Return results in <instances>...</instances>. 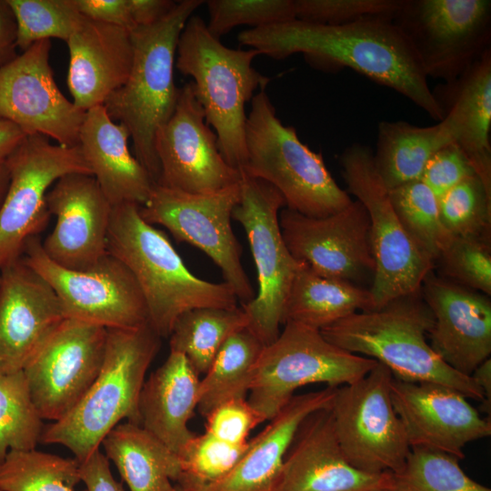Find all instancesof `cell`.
Returning <instances> with one entry per match:
<instances>
[{"instance_id": "obj_1", "label": "cell", "mask_w": 491, "mask_h": 491, "mask_svg": "<svg viewBox=\"0 0 491 491\" xmlns=\"http://www.w3.org/2000/svg\"><path fill=\"white\" fill-rule=\"evenodd\" d=\"M237 39L273 59L302 54L318 70L347 67L401 94L435 120L443 119L413 46L390 18L368 17L343 25L295 19L244 30Z\"/></svg>"}, {"instance_id": "obj_2", "label": "cell", "mask_w": 491, "mask_h": 491, "mask_svg": "<svg viewBox=\"0 0 491 491\" xmlns=\"http://www.w3.org/2000/svg\"><path fill=\"white\" fill-rule=\"evenodd\" d=\"M140 206H113L107 253L131 272L144 296L149 326L169 337L176 319L197 307L233 308L237 297L228 284L197 277L185 265L166 235L143 219Z\"/></svg>"}, {"instance_id": "obj_3", "label": "cell", "mask_w": 491, "mask_h": 491, "mask_svg": "<svg viewBox=\"0 0 491 491\" xmlns=\"http://www.w3.org/2000/svg\"><path fill=\"white\" fill-rule=\"evenodd\" d=\"M419 296L420 291L376 310L356 312L320 332L339 348L384 365L396 379L439 384L483 403L474 378L449 366L431 347L433 316Z\"/></svg>"}, {"instance_id": "obj_4", "label": "cell", "mask_w": 491, "mask_h": 491, "mask_svg": "<svg viewBox=\"0 0 491 491\" xmlns=\"http://www.w3.org/2000/svg\"><path fill=\"white\" fill-rule=\"evenodd\" d=\"M204 3L176 2L159 22L131 31L133 63L129 76L103 105L110 117L128 130L134 155L155 184L160 175L155 134L173 115L180 94L174 80L179 35L188 18Z\"/></svg>"}, {"instance_id": "obj_5", "label": "cell", "mask_w": 491, "mask_h": 491, "mask_svg": "<svg viewBox=\"0 0 491 491\" xmlns=\"http://www.w3.org/2000/svg\"><path fill=\"white\" fill-rule=\"evenodd\" d=\"M160 338L149 324L107 329L98 376L66 416L44 427L40 443L62 445L81 462L99 449L105 436L122 420L140 425L139 396L160 348Z\"/></svg>"}, {"instance_id": "obj_6", "label": "cell", "mask_w": 491, "mask_h": 491, "mask_svg": "<svg viewBox=\"0 0 491 491\" xmlns=\"http://www.w3.org/2000/svg\"><path fill=\"white\" fill-rule=\"evenodd\" d=\"M260 53L253 48L233 49L208 31L205 20L191 15L178 39L175 66L193 78L195 94L215 129L225 160L242 170L247 161L245 105L270 78L252 64Z\"/></svg>"}, {"instance_id": "obj_7", "label": "cell", "mask_w": 491, "mask_h": 491, "mask_svg": "<svg viewBox=\"0 0 491 491\" xmlns=\"http://www.w3.org/2000/svg\"><path fill=\"white\" fill-rule=\"evenodd\" d=\"M246 122L247 161L240 170L276 188L286 208L310 217H325L346 207L353 200L333 178L321 153L285 125L266 93L251 99Z\"/></svg>"}, {"instance_id": "obj_8", "label": "cell", "mask_w": 491, "mask_h": 491, "mask_svg": "<svg viewBox=\"0 0 491 491\" xmlns=\"http://www.w3.org/2000/svg\"><path fill=\"white\" fill-rule=\"evenodd\" d=\"M377 362L347 352L327 341L320 330L286 322L265 346L254 368L247 400L269 421L305 386L339 387L369 373Z\"/></svg>"}, {"instance_id": "obj_9", "label": "cell", "mask_w": 491, "mask_h": 491, "mask_svg": "<svg viewBox=\"0 0 491 491\" xmlns=\"http://www.w3.org/2000/svg\"><path fill=\"white\" fill-rule=\"evenodd\" d=\"M349 193L366 208L375 272L369 291L374 310L420 291L435 264L419 249L404 228L391 203L388 189L378 175L373 151L356 143L339 157Z\"/></svg>"}, {"instance_id": "obj_10", "label": "cell", "mask_w": 491, "mask_h": 491, "mask_svg": "<svg viewBox=\"0 0 491 491\" xmlns=\"http://www.w3.org/2000/svg\"><path fill=\"white\" fill-rule=\"evenodd\" d=\"M241 197L232 218L244 228L257 274V293L242 305L247 328L267 346L280 333L286 302L301 265L290 254L279 225L286 206L279 191L264 180L242 173Z\"/></svg>"}, {"instance_id": "obj_11", "label": "cell", "mask_w": 491, "mask_h": 491, "mask_svg": "<svg viewBox=\"0 0 491 491\" xmlns=\"http://www.w3.org/2000/svg\"><path fill=\"white\" fill-rule=\"evenodd\" d=\"M394 376L377 365L359 380L336 388L330 411L340 448L355 467L399 474L411 446L391 398Z\"/></svg>"}, {"instance_id": "obj_12", "label": "cell", "mask_w": 491, "mask_h": 491, "mask_svg": "<svg viewBox=\"0 0 491 491\" xmlns=\"http://www.w3.org/2000/svg\"><path fill=\"white\" fill-rule=\"evenodd\" d=\"M392 21L427 78L452 81L491 50L490 0H400Z\"/></svg>"}, {"instance_id": "obj_13", "label": "cell", "mask_w": 491, "mask_h": 491, "mask_svg": "<svg viewBox=\"0 0 491 491\" xmlns=\"http://www.w3.org/2000/svg\"><path fill=\"white\" fill-rule=\"evenodd\" d=\"M22 260L55 293L66 319L106 329H132L148 323L141 289L129 269L107 254L86 270H70L54 263L38 236L30 238Z\"/></svg>"}, {"instance_id": "obj_14", "label": "cell", "mask_w": 491, "mask_h": 491, "mask_svg": "<svg viewBox=\"0 0 491 491\" xmlns=\"http://www.w3.org/2000/svg\"><path fill=\"white\" fill-rule=\"evenodd\" d=\"M9 184L0 206V269L19 260L26 242L46 226L49 188L68 174L92 175L79 145L26 135L5 159Z\"/></svg>"}, {"instance_id": "obj_15", "label": "cell", "mask_w": 491, "mask_h": 491, "mask_svg": "<svg viewBox=\"0 0 491 491\" xmlns=\"http://www.w3.org/2000/svg\"><path fill=\"white\" fill-rule=\"evenodd\" d=\"M240 197V182L209 194H189L155 185L139 210L145 221L165 227L177 241L188 243L210 257L244 305L256 294L241 263L242 246L231 225Z\"/></svg>"}, {"instance_id": "obj_16", "label": "cell", "mask_w": 491, "mask_h": 491, "mask_svg": "<svg viewBox=\"0 0 491 491\" xmlns=\"http://www.w3.org/2000/svg\"><path fill=\"white\" fill-rule=\"evenodd\" d=\"M106 340V328L66 318L30 358L23 372L43 420H60L85 395L100 372Z\"/></svg>"}, {"instance_id": "obj_17", "label": "cell", "mask_w": 491, "mask_h": 491, "mask_svg": "<svg viewBox=\"0 0 491 491\" xmlns=\"http://www.w3.org/2000/svg\"><path fill=\"white\" fill-rule=\"evenodd\" d=\"M160 175L155 185L189 194H209L235 185L241 171L221 155L217 137L205 122L192 81L180 88L171 117L156 132Z\"/></svg>"}, {"instance_id": "obj_18", "label": "cell", "mask_w": 491, "mask_h": 491, "mask_svg": "<svg viewBox=\"0 0 491 491\" xmlns=\"http://www.w3.org/2000/svg\"><path fill=\"white\" fill-rule=\"evenodd\" d=\"M51 46L50 39L40 40L0 67V117L26 135L75 146L85 111L58 88L49 63Z\"/></svg>"}, {"instance_id": "obj_19", "label": "cell", "mask_w": 491, "mask_h": 491, "mask_svg": "<svg viewBox=\"0 0 491 491\" xmlns=\"http://www.w3.org/2000/svg\"><path fill=\"white\" fill-rule=\"evenodd\" d=\"M279 225L292 256L317 275L353 284L374 276L369 217L358 200L325 217L286 207L279 213Z\"/></svg>"}, {"instance_id": "obj_20", "label": "cell", "mask_w": 491, "mask_h": 491, "mask_svg": "<svg viewBox=\"0 0 491 491\" xmlns=\"http://www.w3.org/2000/svg\"><path fill=\"white\" fill-rule=\"evenodd\" d=\"M46 205L56 222L42 248L54 263L81 271L108 254L113 205L92 175L60 177L46 194Z\"/></svg>"}, {"instance_id": "obj_21", "label": "cell", "mask_w": 491, "mask_h": 491, "mask_svg": "<svg viewBox=\"0 0 491 491\" xmlns=\"http://www.w3.org/2000/svg\"><path fill=\"white\" fill-rule=\"evenodd\" d=\"M391 398L411 448L437 450L461 459L466 445L491 435L490 419L448 386L394 377Z\"/></svg>"}, {"instance_id": "obj_22", "label": "cell", "mask_w": 491, "mask_h": 491, "mask_svg": "<svg viewBox=\"0 0 491 491\" xmlns=\"http://www.w3.org/2000/svg\"><path fill=\"white\" fill-rule=\"evenodd\" d=\"M396 485L391 473H368L344 456L329 408L299 427L272 491H381Z\"/></svg>"}, {"instance_id": "obj_23", "label": "cell", "mask_w": 491, "mask_h": 491, "mask_svg": "<svg viewBox=\"0 0 491 491\" xmlns=\"http://www.w3.org/2000/svg\"><path fill=\"white\" fill-rule=\"evenodd\" d=\"M64 319L52 287L22 258L0 269V373L23 371Z\"/></svg>"}, {"instance_id": "obj_24", "label": "cell", "mask_w": 491, "mask_h": 491, "mask_svg": "<svg viewBox=\"0 0 491 491\" xmlns=\"http://www.w3.org/2000/svg\"><path fill=\"white\" fill-rule=\"evenodd\" d=\"M420 293L433 316L428 333L437 356L470 376L491 354V302L487 296L451 280L425 278Z\"/></svg>"}, {"instance_id": "obj_25", "label": "cell", "mask_w": 491, "mask_h": 491, "mask_svg": "<svg viewBox=\"0 0 491 491\" xmlns=\"http://www.w3.org/2000/svg\"><path fill=\"white\" fill-rule=\"evenodd\" d=\"M65 43L70 56L67 85L73 103L83 111L103 105L129 76L131 32L84 16Z\"/></svg>"}, {"instance_id": "obj_26", "label": "cell", "mask_w": 491, "mask_h": 491, "mask_svg": "<svg viewBox=\"0 0 491 491\" xmlns=\"http://www.w3.org/2000/svg\"><path fill=\"white\" fill-rule=\"evenodd\" d=\"M337 387L295 395L268 425L252 438L248 450L221 480L190 491H272L285 457L303 422L329 408Z\"/></svg>"}, {"instance_id": "obj_27", "label": "cell", "mask_w": 491, "mask_h": 491, "mask_svg": "<svg viewBox=\"0 0 491 491\" xmlns=\"http://www.w3.org/2000/svg\"><path fill=\"white\" fill-rule=\"evenodd\" d=\"M454 143L491 191V50L457 78L432 89Z\"/></svg>"}, {"instance_id": "obj_28", "label": "cell", "mask_w": 491, "mask_h": 491, "mask_svg": "<svg viewBox=\"0 0 491 491\" xmlns=\"http://www.w3.org/2000/svg\"><path fill=\"white\" fill-rule=\"evenodd\" d=\"M128 130L104 105L85 111L78 145L101 190L112 204L142 206L155 185L128 147Z\"/></svg>"}, {"instance_id": "obj_29", "label": "cell", "mask_w": 491, "mask_h": 491, "mask_svg": "<svg viewBox=\"0 0 491 491\" xmlns=\"http://www.w3.org/2000/svg\"><path fill=\"white\" fill-rule=\"evenodd\" d=\"M199 383L185 356L170 351L140 392V425L177 455L195 436L188 423L197 408Z\"/></svg>"}, {"instance_id": "obj_30", "label": "cell", "mask_w": 491, "mask_h": 491, "mask_svg": "<svg viewBox=\"0 0 491 491\" xmlns=\"http://www.w3.org/2000/svg\"><path fill=\"white\" fill-rule=\"evenodd\" d=\"M130 491H173L181 475V462L156 436L142 426L123 422L101 444Z\"/></svg>"}, {"instance_id": "obj_31", "label": "cell", "mask_w": 491, "mask_h": 491, "mask_svg": "<svg viewBox=\"0 0 491 491\" xmlns=\"http://www.w3.org/2000/svg\"><path fill=\"white\" fill-rule=\"evenodd\" d=\"M454 143L446 123L418 126L406 121H381L374 164L386 188L419 180L430 158Z\"/></svg>"}, {"instance_id": "obj_32", "label": "cell", "mask_w": 491, "mask_h": 491, "mask_svg": "<svg viewBox=\"0 0 491 491\" xmlns=\"http://www.w3.org/2000/svg\"><path fill=\"white\" fill-rule=\"evenodd\" d=\"M374 310L369 289L325 277L301 263L293 280L282 325L299 323L318 330L356 312Z\"/></svg>"}, {"instance_id": "obj_33", "label": "cell", "mask_w": 491, "mask_h": 491, "mask_svg": "<svg viewBox=\"0 0 491 491\" xmlns=\"http://www.w3.org/2000/svg\"><path fill=\"white\" fill-rule=\"evenodd\" d=\"M264 346L247 327L225 340L200 379L197 409L203 416L226 401L246 397Z\"/></svg>"}, {"instance_id": "obj_34", "label": "cell", "mask_w": 491, "mask_h": 491, "mask_svg": "<svg viewBox=\"0 0 491 491\" xmlns=\"http://www.w3.org/2000/svg\"><path fill=\"white\" fill-rule=\"evenodd\" d=\"M242 307H197L182 314L169 336L170 351L182 354L200 376L204 375L225 340L246 328Z\"/></svg>"}, {"instance_id": "obj_35", "label": "cell", "mask_w": 491, "mask_h": 491, "mask_svg": "<svg viewBox=\"0 0 491 491\" xmlns=\"http://www.w3.org/2000/svg\"><path fill=\"white\" fill-rule=\"evenodd\" d=\"M80 482L77 459L35 448L9 451L0 464L2 491H76Z\"/></svg>"}, {"instance_id": "obj_36", "label": "cell", "mask_w": 491, "mask_h": 491, "mask_svg": "<svg viewBox=\"0 0 491 491\" xmlns=\"http://www.w3.org/2000/svg\"><path fill=\"white\" fill-rule=\"evenodd\" d=\"M388 193L404 228L435 264L452 239L440 220L437 197L421 179L389 189Z\"/></svg>"}, {"instance_id": "obj_37", "label": "cell", "mask_w": 491, "mask_h": 491, "mask_svg": "<svg viewBox=\"0 0 491 491\" xmlns=\"http://www.w3.org/2000/svg\"><path fill=\"white\" fill-rule=\"evenodd\" d=\"M44 427L24 372L0 373V464L9 451L35 449Z\"/></svg>"}, {"instance_id": "obj_38", "label": "cell", "mask_w": 491, "mask_h": 491, "mask_svg": "<svg viewBox=\"0 0 491 491\" xmlns=\"http://www.w3.org/2000/svg\"><path fill=\"white\" fill-rule=\"evenodd\" d=\"M395 476L404 491H491L469 477L456 456L422 447L411 448L403 470Z\"/></svg>"}, {"instance_id": "obj_39", "label": "cell", "mask_w": 491, "mask_h": 491, "mask_svg": "<svg viewBox=\"0 0 491 491\" xmlns=\"http://www.w3.org/2000/svg\"><path fill=\"white\" fill-rule=\"evenodd\" d=\"M437 201L440 220L451 237L490 240L491 191L477 175L463 180Z\"/></svg>"}, {"instance_id": "obj_40", "label": "cell", "mask_w": 491, "mask_h": 491, "mask_svg": "<svg viewBox=\"0 0 491 491\" xmlns=\"http://www.w3.org/2000/svg\"><path fill=\"white\" fill-rule=\"evenodd\" d=\"M16 23V45L22 51L50 38L66 42L84 18L72 0H6Z\"/></svg>"}, {"instance_id": "obj_41", "label": "cell", "mask_w": 491, "mask_h": 491, "mask_svg": "<svg viewBox=\"0 0 491 491\" xmlns=\"http://www.w3.org/2000/svg\"><path fill=\"white\" fill-rule=\"evenodd\" d=\"M251 443L252 438L232 444L206 432L195 436L178 455L181 475L177 486L194 490L221 480L236 466Z\"/></svg>"}, {"instance_id": "obj_42", "label": "cell", "mask_w": 491, "mask_h": 491, "mask_svg": "<svg viewBox=\"0 0 491 491\" xmlns=\"http://www.w3.org/2000/svg\"><path fill=\"white\" fill-rule=\"evenodd\" d=\"M212 35L220 39L238 25L257 28L296 19L294 0H209L205 1Z\"/></svg>"}, {"instance_id": "obj_43", "label": "cell", "mask_w": 491, "mask_h": 491, "mask_svg": "<svg viewBox=\"0 0 491 491\" xmlns=\"http://www.w3.org/2000/svg\"><path fill=\"white\" fill-rule=\"evenodd\" d=\"M454 283L491 295L490 240L480 237H452L438 260Z\"/></svg>"}, {"instance_id": "obj_44", "label": "cell", "mask_w": 491, "mask_h": 491, "mask_svg": "<svg viewBox=\"0 0 491 491\" xmlns=\"http://www.w3.org/2000/svg\"><path fill=\"white\" fill-rule=\"evenodd\" d=\"M296 19L343 25L368 17L392 19L400 0H294Z\"/></svg>"}, {"instance_id": "obj_45", "label": "cell", "mask_w": 491, "mask_h": 491, "mask_svg": "<svg viewBox=\"0 0 491 491\" xmlns=\"http://www.w3.org/2000/svg\"><path fill=\"white\" fill-rule=\"evenodd\" d=\"M205 419V432L232 444L246 443L250 432L266 421L246 397L217 406Z\"/></svg>"}, {"instance_id": "obj_46", "label": "cell", "mask_w": 491, "mask_h": 491, "mask_svg": "<svg viewBox=\"0 0 491 491\" xmlns=\"http://www.w3.org/2000/svg\"><path fill=\"white\" fill-rule=\"evenodd\" d=\"M474 175H476V171L466 155L456 143H450L430 158L421 180L438 198Z\"/></svg>"}, {"instance_id": "obj_47", "label": "cell", "mask_w": 491, "mask_h": 491, "mask_svg": "<svg viewBox=\"0 0 491 491\" xmlns=\"http://www.w3.org/2000/svg\"><path fill=\"white\" fill-rule=\"evenodd\" d=\"M77 11L85 17L101 23L123 27L128 31L136 28L128 0H72Z\"/></svg>"}, {"instance_id": "obj_48", "label": "cell", "mask_w": 491, "mask_h": 491, "mask_svg": "<svg viewBox=\"0 0 491 491\" xmlns=\"http://www.w3.org/2000/svg\"><path fill=\"white\" fill-rule=\"evenodd\" d=\"M79 470L85 491H125L112 475L109 459L99 449L79 462Z\"/></svg>"}, {"instance_id": "obj_49", "label": "cell", "mask_w": 491, "mask_h": 491, "mask_svg": "<svg viewBox=\"0 0 491 491\" xmlns=\"http://www.w3.org/2000/svg\"><path fill=\"white\" fill-rule=\"evenodd\" d=\"M136 27L154 25L166 16L176 2L170 0H128Z\"/></svg>"}, {"instance_id": "obj_50", "label": "cell", "mask_w": 491, "mask_h": 491, "mask_svg": "<svg viewBox=\"0 0 491 491\" xmlns=\"http://www.w3.org/2000/svg\"><path fill=\"white\" fill-rule=\"evenodd\" d=\"M16 23L6 0H0V67L16 55Z\"/></svg>"}, {"instance_id": "obj_51", "label": "cell", "mask_w": 491, "mask_h": 491, "mask_svg": "<svg viewBox=\"0 0 491 491\" xmlns=\"http://www.w3.org/2000/svg\"><path fill=\"white\" fill-rule=\"evenodd\" d=\"M25 136L17 125L0 117V161L5 160Z\"/></svg>"}, {"instance_id": "obj_52", "label": "cell", "mask_w": 491, "mask_h": 491, "mask_svg": "<svg viewBox=\"0 0 491 491\" xmlns=\"http://www.w3.org/2000/svg\"><path fill=\"white\" fill-rule=\"evenodd\" d=\"M477 386L481 388L485 401L482 403V410L490 416L491 412V360L490 358L480 364L472 373Z\"/></svg>"}, {"instance_id": "obj_53", "label": "cell", "mask_w": 491, "mask_h": 491, "mask_svg": "<svg viewBox=\"0 0 491 491\" xmlns=\"http://www.w3.org/2000/svg\"><path fill=\"white\" fill-rule=\"evenodd\" d=\"M9 184V172L5 160L0 161V206L5 198Z\"/></svg>"}, {"instance_id": "obj_54", "label": "cell", "mask_w": 491, "mask_h": 491, "mask_svg": "<svg viewBox=\"0 0 491 491\" xmlns=\"http://www.w3.org/2000/svg\"><path fill=\"white\" fill-rule=\"evenodd\" d=\"M381 491H404L402 490L401 488H399L396 485L393 487H390V488H386V489H384V490H381Z\"/></svg>"}, {"instance_id": "obj_55", "label": "cell", "mask_w": 491, "mask_h": 491, "mask_svg": "<svg viewBox=\"0 0 491 491\" xmlns=\"http://www.w3.org/2000/svg\"><path fill=\"white\" fill-rule=\"evenodd\" d=\"M173 491H190V490L183 488V487L176 485V486H175V488H174Z\"/></svg>"}, {"instance_id": "obj_56", "label": "cell", "mask_w": 491, "mask_h": 491, "mask_svg": "<svg viewBox=\"0 0 491 491\" xmlns=\"http://www.w3.org/2000/svg\"><path fill=\"white\" fill-rule=\"evenodd\" d=\"M0 491H2V490L0 489Z\"/></svg>"}]
</instances>
